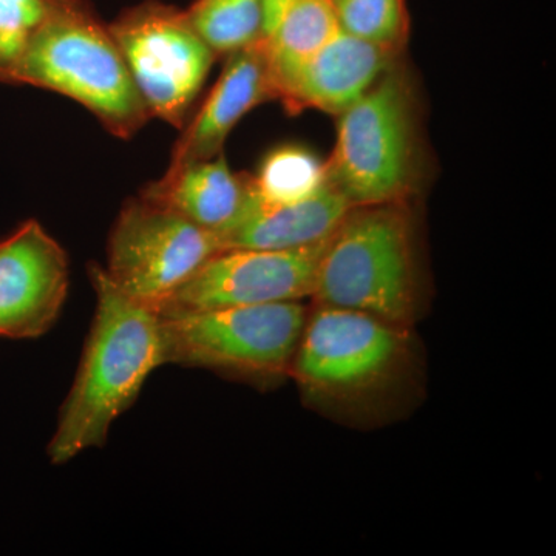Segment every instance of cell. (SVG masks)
I'll return each instance as SVG.
<instances>
[{
	"mask_svg": "<svg viewBox=\"0 0 556 556\" xmlns=\"http://www.w3.org/2000/svg\"><path fill=\"white\" fill-rule=\"evenodd\" d=\"M49 0H0V83H5L40 24Z\"/></svg>",
	"mask_w": 556,
	"mask_h": 556,
	"instance_id": "obj_19",
	"label": "cell"
},
{
	"mask_svg": "<svg viewBox=\"0 0 556 556\" xmlns=\"http://www.w3.org/2000/svg\"><path fill=\"white\" fill-rule=\"evenodd\" d=\"M331 182L316 195L285 204L255 206L248 200L241 217L219 233L222 249H299L321 243L334 232L350 208Z\"/></svg>",
	"mask_w": 556,
	"mask_h": 556,
	"instance_id": "obj_14",
	"label": "cell"
},
{
	"mask_svg": "<svg viewBox=\"0 0 556 556\" xmlns=\"http://www.w3.org/2000/svg\"><path fill=\"white\" fill-rule=\"evenodd\" d=\"M219 251L217 233L138 197L113 225L104 273L127 298L155 309Z\"/></svg>",
	"mask_w": 556,
	"mask_h": 556,
	"instance_id": "obj_8",
	"label": "cell"
},
{
	"mask_svg": "<svg viewBox=\"0 0 556 556\" xmlns=\"http://www.w3.org/2000/svg\"><path fill=\"white\" fill-rule=\"evenodd\" d=\"M276 101L268 53L262 40L226 56L214 89L182 127L172 150L170 166L214 159L251 110Z\"/></svg>",
	"mask_w": 556,
	"mask_h": 556,
	"instance_id": "obj_12",
	"label": "cell"
},
{
	"mask_svg": "<svg viewBox=\"0 0 556 556\" xmlns=\"http://www.w3.org/2000/svg\"><path fill=\"white\" fill-rule=\"evenodd\" d=\"M325 241L299 249H222L155 311L164 316L225 306L302 302L313 295Z\"/></svg>",
	"mask_w": 556,
	"mask_h": 556,
	"instance_id": "obj_9",
	"label": "cell"
},
{
	"mask_svg": "<svg viewBox=\"0 0 556 556\" xmlns=\"http://www.w3.org/2000/svg\"><path fill=\"white\" fill-rule=\"evenodd\" d=\"M422 113L401 58L338 115L328 181L350 206L412 201L426 177Z\"/></svg>",
	"mask_w": 556,
	"mask_h": 556,
	"instance_id": "obj_3",
	"label": "cell"
},
{
	"mask_svg": "<svg viewBox=\"0 0 556 556\" xmlns=\"http://www.w3.org/2000/svg\"><path fill=\"white\" fill-rule=\"evenodd\" d=\"M186 16L217 58L262 40V0H193Z\"/></svg>",
	"mask_w": 556,
	"mask_h": 556,
	"instance_id": "obj_17",
	"label": "cell"
},
{
	"mask_svg": "<svg viewBox=\"0 0 556 556\" xmlns=\"http://www.w3.org/2000/svg\"><path fill=\"white\" fill-rule=\"evenodd\" d=\"M340 30L402 54L408 42L409 14L405 0H331Z\"/></svg>",
	"mask_w": 556,
	"mask_h": 556,
	"instance_id": "obj_18",
	"label": "cell"
},
{
	"mask_svg": "<svg viewBox=\"0 0 556 556\" xmlns=\"http://www.w3.org/2000/svg\"><path fill=\"white\" fill-rule=\"evenodd\" d=\"M5 83L64 94L116 138L130 139L150 119L118 43L87 0H49Z\"/></svg>",
	"mask_w": 556,
	"mask_h": 556,
	"instance_id": "obj_2",
	"label": "cell"
},
{
	"mask_svg": "<svg viewBox=\"0 0 556 556\" xmlns=\"http://www.w3.org/2000/svg\"><path fill=\"white\" fill-rule=\"evenodd\" d=\"M67 252L36 219L0 241V338L38 339L67 300Z\"/></svg>",
	"mask_w": 556,
	"mask_h": 556,
	"instance_id": "obj_10",
	"label": "cell"
},
{
	"mask_svg": "<svg viewBox=\"0 0 556 556\" xmlns=\"http://www.w3.org/2000/svg\"><path fill=\"white\" fill-rule=\"evenodd\" d=\"M327 185V161L303 146H281L249 177V201L262 207L285 206L316 195Z\"/></svg>",
	"mask_w": 556,
	"mask_h": 556,
	"instance_id": "obj_16",
	"label": "cell"
},
{
	"mask_svg": "<svg viewBox=\"0 0 556 556\" xmlns=\"http://www.w3.org/2000/svg\"><path fill=\"white\" fill-rule=\"evenodd\" d=\"M139 197L170 208L200 228L219 233L243 214L249 200V175L236 174L225 153L214 159L169 166Z\"/></svg>",
	"mask_w": 556,
	"mask_h": 556,
	"instance_id": "obj_13",
	"label": "cell"
},
{
	"mask_svg": "<svg viewBox=\"0 0 556 556\" xmlns=\"http://www.w3.org/2000/svg\"><path fill=\"white\" fill-rule=\"evenodd\" d=\"M109 28L150 118L182 129L217 60L186 11L148 0L124 11Z\"/></svg>",
	"mask_w": 556,
	"mask_h": 556,
	"instance_id": "obj_7",
	"label": "cell"
},
{
	"mask_svg": "<svg viewBox=\"0 0 556 556\" xmlns=\"http://www.w3.org/2000/svg\"><path fill=\"white\" fill-rule=\"evenodd\" d=\"M399 58L339 30L313 53L270 65L276 101L291 113L318 110L338 116L364 97Z\"/></svg>",
	"mask_w": 556,
	"mask_h": 556,
	"instance_id": "obj_11",
	"label": "cell"
},
{
	"mask_svg": "<svg viewBox=\"0 0 556 556\" xmlns=\"http://www.w3.org/2000/svg\"><path fill=\"white\" fill-rule=\"evenodd\" d=\"M407 327L361 311H309L289 378L303 399L329 412L353 413L386 396L412 364Z\"/></svg>",
	"mask_w": 556,
	"mask_h": 556,
	"instance_id": "obj_5",
	"label": "cell"
},
{
	"mask_svg": "<svg viewBox=\"0 0 556 556\" xmlns=\"http://www.w3.org/2000/svg\"><path fill=\"white\" fill-rule=\"evenodd\" d=\"M89 277L97 311L47 448L54 466L102 447L113 422L134 405L149 376L164 365L159 313L127 298L101 266L90 265Z\"/></svg>",
	"mask_w": 556,
	"mask_h": 556,
	"instance_id": "obj_1",
	"label": "cell"
},
{
	"mask_svg": "<svg viewBox=\"0 0 556 556\" xmlns=\"http://www.w3.org/2000/svg\"><path fill=\"white\" fill-rule=\"evenodd\" d=\"M308 313L302 302H283L159 314L164 365L277 386L289 378Z\"/></svg>",
	"mask_w": 556,
	"mask_h": 556,
	"instance_id": "obj_6",
	"label": "cell"
},
{
	"mask_svg": "<svg viewBox=\"0 0 556 556\" xmlns=\"http://www.w3.org/2000/svg\"><path fill=\"white\" fill-rule=\"evenodd\" d=\"M420 295L415 215L404 203L351 206L318 257V305L371 314L408 327Z\"/></svg>",
	"mask_w": 556,
	"mask_h": 556,
	"instance_id": "obj_4",
	"label": "cell"
},
{
	"mask_svg": "<svg viewBox=\"0 0 556 556\" xmlns=\"http://www.w3.org/2000/svg\"><path fill=\"white\" fill-rule=\"evenodd\" d=\"M262 10L270 65L298 61L340 30L331 0H262Z\"/></svg>",
	"mask_w": 556,
	"mask_h": 556,
	"instance_id": "obj_15",
	"label": "cell"
}]
</instances>
